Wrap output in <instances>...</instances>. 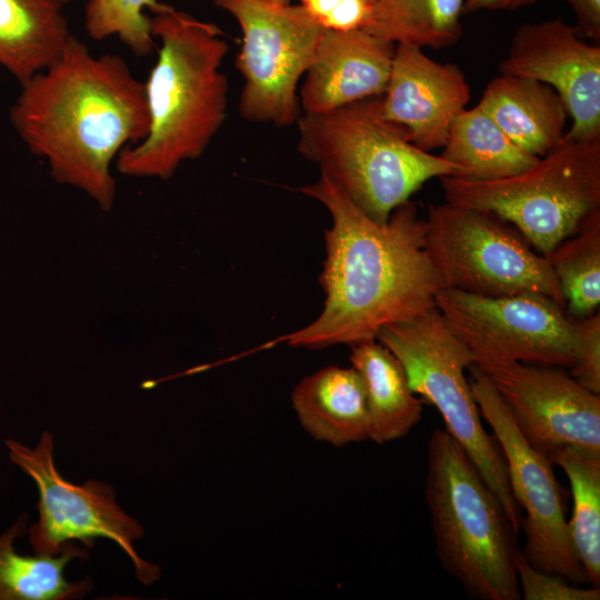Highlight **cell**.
Instances as JSON below:
<instances>
[{
	"instance_id": "obj_1",
	"label": "cell",
	"mask_w": 600,
	"mask_h": 600,
	"mask_svg": "<svg viewBox=\"0 0 600 600\" xmlns=\"http://www.w3.org/2000/svg\"><path fill=\"white\" fill-rule=\"evenodd\" d=\"M298 190L323 204L332 219L319 277L326 299L311 323L279 341L307 349L351 347L376 339L386 324L436 308L444 283L426 251V219L416 203L398 206L378 223L324 174Z\"/></svg>"
},
{
	"instance_id": "obj_2",
	"label": "cell",
	"mask_w": 600,
	"mask_h": 600,
	"mask_svg": "<svg viewBox=\"0 0 600 600\" xmlns=\"http://www.w3.org/2000/svg\"><path fill=\"white\" fill-rule=\"evenodd\" d=\"M10 121L56 181L108 211L116 197L113 159L149 132L146 86L122 57L94 56L72 36L51 64L21 84Z\"/></svg>"
},
{
	"instance_id": "obj_3",
	"label": "cell",
	"mask_w": 600,
	"mask_h": 600,
	"mask_svg": "<svg viewBox=\"0 0 600 600\" xmlns=\"http://www.w3.org/2000/svg\"><path fill=\"white\" fill-rule=\"evenodd\" d=\"M150 18L160 40L146 86L147 137L124 147L117 170L129 177L169 179L179 166L199 158L226 119L228 77L221 71L229 46L222 31L161 3Z\"/></svg>"
},
{
	"instance_id": "obj_4",
	"label": "cell",
	"mask_w": 600,
	"mask_h": 600,
	"mask_svg": "<svg viewBox=\"0 0 600 600\" xmlns=\"http://www.w3.org/2000/svg\"><path fill=\"white\" fill-rule=\"evenodd\" d=\"M382 100L369 97L297 121L299 153L378 223L428 180L458 174L454 164L416 147L384 116Z\"/></svg>"
},
{
	"instance_id": "obj_5",
	"label": "cell",
	"mask_w": 600,
	"mask_h": 600,
	"mask_svg": "<svg viewBox=\"0 0 600 600\" xmlns=\"http://www.w3.org/2000/svg\"><path fill=\"white\" fill-rule=\"evenodd\" d=\"M426 502L442 569L478 600H520L518 531L458 441L434 428L427 447Z\"/></svg>"
},
{
	"instance_id": "obj_6",
	"label": "cell",
	"mask_w": 600,
	"mask_h": 600,
	"mask_svg": "<svg viewBox=\"0 0 600 600\" xmlns=\"http://www.w3.org/2000/svg\"><path fill=\"white\" fill-rule=\"evenodd\" d=\"M440 179L447 202L494 213L544 256L600 209V139L578 141L564 134L536 164L508 178Z\"/></svg>"
},
{
	"instance_id": "obj_7",
	"label": "cell",
	"mask_w": 600,
	"mask_h": 600,
	"mask_svg": "<svg viewBox=\"0 0 600 600\" xmlns=\"http://www.w3.org/2000/svg\"><path fill=\"white\" fill-rule=\"evenodd\" d=\"M376 340L399 360L413 393L439 410L444 429L467 452L519 532L522 512L511 491L506 460L497 440L481 423L464 376L474 362L472 353L448 328L437 308L383 326Z\"/></svg>"
},
{
	"instance_id": "obj_8",
	"label": "cell",
	"mask_w": 600,
	"mask_h": 600,
	"mask_svg": "<svg viewBox=\"0 0 600 600\" xmlns=\"http://www.w3.org/2000/svg\"><path fill=\"white\" fill-rule=\"evenodd\" d=\"M424 248L444 288L484 297L537 292L564 308L547 258L492 212L449 202L431 204Z\"/></svg>"
},
{
	"instance_id": "obj_9",
	"label": "cell",
	"mask_w": 600,
	"mask_h": 600,
	"mask_svg": "<svg viewBox=\"0 0 600 600\" xmlns=\"http://www.w3.org/2000/svg\"><path fill=\"white\" fill-rule=\"evenodd\" d=\"M239 23L236 68L243 78L241 117L278 128L297 123V88L312 62L322 28L301 4L271 0H213Z\"/></svg>"
},
{
	"instance_id": "obj_10",
	"label": "cell",
	"mask_w": 600,
	"mask_h": 600,
	"mask_svg": "<svg viewBox=\"0 0 600 600\" xmlns=\"http://www.w3.org/2000/svg\"><path fill=\"white\" fill-rule=\"evenodd\" d=\"M468 370L480 416L492 429L506 460L512 494L523 511V557L539 571L577 586L589 583L570 538L568 493L556 477L554 464L523 439L488 376L473 363Z\"/></svg>"
},
{
	"instance_id": "obj_11",
	"label": "cell",
	"mask_w": 600,
	"mask_h": 600,
	"mask_svg": "<svg viewBox=\"0 0 600 600\" xmlns=\"http://www.w3.org/2000/svg\"><path fill=\"white\" fill-rule=\"evenodd\" d=\"M436 308L473 363L519 361L569 370L576 362L571 318L546 294L484 297L443 288Z\"/></svg>"
},
{
	"instance_id": "obj_12",
	"label": "cell",
	"mask_w": 600,
	"mask_h": 600,
	"mask_svg": "<svg viewBox=\"0 0 600 600\" xmlns=\"http://www.w3.org/2000/svg\"><path fill=\"white\" fill-rule=\"evenodd\" d=\"M4 443L11 461L39 490V521L28 530L36 554H59L73 540L92 548L97 538H108L128 554L142 583L160 578V568L141 559L132 547L143 529L116 503L112 487L96 480L78 486L61 477L53 463L51 433L43 432L33 449L14 440Z\"/></svg>"
},
{
	"instance_id": "obj_13",
	"label": "cell",
	"mask_w": 600,
	"mask_h": 600,
	"mask_svg": "<svg viewBox=\"0 0 600 600\" xmlns=\"http://www.w3.org/2000/svg\"><path fill=\"white\" fill-rule=\"evenodd\" d=\"M493 383L517 429L539 453L563 446L600 451V394L567 369L519 361L478 362Z\"/></svg>"
},
{
	"instance_id": "obj_14",
	"label": "cell",
	"mask_w": 600,
	"mask_h": 600,
	"mask_svg": "<svg viewBox=\"0 0 600 600\" xmlns=\"http://www.w3.org/2000/svg\"><path fill=\"white\" fill-rule=\"evenodd\" d=\"M499 70L552 87L572 119L566 136L600 139V46L587 43L562 18L520 26Z\"/></svg>"
},
{
	"instance_id": "obj_15",
	"label": "cell",
	"mask_w": 600,
	"mask_h": 600,
	"mask_svg": "<svg viewBox=\"0 0 600 600\" xmlns=\"http://www.w3.org/2000/svg\"><path fill=\"white\" fill-rule=\"evenodd\" d=\"M469 99V84L456 64L438 63L411 44L396 46L382 108L416 147L427 152L443 147Z\"/></svg>"
},
{
	"instance_id": "obj_16",
	"label": "cell",
	"mask_w": 600,
	"mask_h": 600,
	"mask_svg": "<svg viewBox=\"0 0 600 600\" xmlns=\"http://www.w3.org/2000/svg\"><path fill=\"white\" fill-rule=\"evenodd\" d=\"M396 43L362 28L324 29L306 71L299 102L303 113H321L383 94Z\"/></svg>"
},
{
	"instance_id": "obj_17",
	"label": "cell",
	"mask_w": 600,
	"mask_h": 600,
	"mask_svg": "<svg viewBox=\"0 0 600 600\" xmlns=\"http://www.w3.org/2000/svg\"><path fill=\"white\" fill-rule=\"evenodd\" d=\"M523 151L543 157L562 141L569 112L559 93L534 79L502 74L477 104Z\"/></svg>"
},
{
	"instance_id": "obj_18",
	"label": "cell",
	"mask_w": 600,
	"mask_h": 600,
	"mask_svg": "<svg viewBox=\"0 0 600 600\" xmlns=\"http://www.w3.org/2000/svg\"><path fill=\"white\" fill-rule=\"evenodd\" d=\"M292 407L316 440L342 447L369 439L364 386L356 369L329 366L293 388Z\"/></svg>"
},
{
	"instance_id": "obj_19",
	"label": "cell",
	"mask_w": 600,
	"mask_h": 600,
	"mask_svg": "<svg viewBox=\"0 0 600 600\" xmlns=\"http://www.w3.org/2000/svg\"><path fill=\"white\" fill-rule=\"evenodd\" d=\"M61 0H0V66L22 84L72 37Z\"/></svg>"
},
{
	"instance_id": "obj_20",
	"label": "cell",
	"mask_w": 600,
	"mask_h": 600,
	"mask_svg": "<svg viewBox=\"0 0 600 600\" xmlns=\"http://www.w3.org/2000/svg\"><path fill=\"white\" fill-rule=\"evenodd\" d=\"M350 362L364 386L369 439L383 444L407 436L421 419L422 402L399 360L371 339L351 346Z\"/></svg>"
},
{
	"instance_id": "obj_21",
	"label": "cell",
	"mask_w": 600,
	"mask_h": 600,
	"mask_svg": "<svg viewBox=\"0 0 600 600\" xmlns=\"http://www.w3.org/2000/svg\"><path fill=\"white\" fill-rule=\"evenodd\" d=\"M440 157L458 168L453 177L473 181L516 176L539 160L519 148L479 106L454 118Z\"/></svg>"
},
{
	"instance_id": "obj_22",
	"label": "cell",
	"mask_w": 600,
	"mask_h": 600,
	"mask_svg": "<svg viewBox=\"0 0 600 600\" xmlns=\"http://www.w3.org/2000/svg\"><path fill=\"white\" fill-rule=\"evenodd\" d=\"M28 517L19 519L0 536V600H63L83 597L92 589L89 578L68 582L64 567L74 558L88 559V551L70 542L56 556H22L14 540L24 534Z\"/></svg>"
},
{
	"instance_id": "obj_23",
	"label": "cell",
	"mask_w": 600,
	"mask_h": 600,
	"mask_svg": "<svg viewBox=\"0 0 600 600\" xmlns=\"http://www.w3.org/2000/svg\"><path fill=\"white\" fill-rule=\"evenodd\" d=\"M464 0H373L362 29L393 43L441 49L462 36Z\"/></svg>"
},
{
	"instance_id": "obj_24",
	"label": "cell",
	"mask_w": 600,
	"mask_h": 600,
	"mask_svg": "<svg viewBox=\"0 0 600 600\" xmlns=\"http://www.w3.org/2000/svg\"><path fill=\"white\" fill-rule=\"evenodd\" d=\"M570 482V538L589 583L600 587V451L563 446L549 457Z\"/></svg>"
},
{
	"instance_id": "obj_25",
	"label": "cell",
	"mask_w": 600,
	"mask_h": 600,
	"mask_svg": "<svg viewBox=\"0 0 600 600\" xmlns=\"http://www.w3.org/2000/svg\"><path fill=\"white\" fill-rule=\"evenodd\" d=\"M564 310L573 318L589 316L600 304V209L589 213L577 231L549 253Z\"/></svg>"
},
{
	"instance_id": "obj_26",
	"label": "cell",
	"mask_w": 600,
	"mask_h": 600,
	"mask_svg": "<svg viewBox=\"0 0 600 600\" xmlns=\"http://www.w3.org/2000/svg\"><path fill=\"white\" fill-rule=\"evenodd\" d=\"M158 0H89L84 9V27L93 40L117 36L137 57H146L154 48L150 18L143 12L157 10Z\"/></svg>"
},
{
	"instance_id": "obj_27",
	"label": "cell",
	"mask_w": 600,
	"mask_h": 600,
	"mask_svg": "<svg viewBox=\"0 0 600 600\" xmlns=\"http://www.w3.org/2000/svg\"><path fill=\"white\" fill-rule=\"evenodd\" d=\"M521 598L524 600H599L600 588H583L564 578L534 569L521 550L516 557Z\"/></svg>"
},
{
	"instance_id": "obj_28",
	"label": "cell",
	"mask_w": 600,
	"mask_h": 600,
	"mask_svg": "<svg viewBox=\"0 0 600 600\" xmlns=\"http://www.w3.org/2000/svg\"><path fill=\"white\" fill-rule=\"evenodd\" d=\"M570 318L576 333V362L568 371L583 387L600 394V312Z\"/></svg>"
},
{
	"instance_id": "obj_29",
	"label": "cell",
	"mask_w": 600,
	"mask_h": 600,
	"mask_svg": "<svg viewBox=\"0 0 600 600\" xmlns=\"http://www.w3.org/2000/svg\"><path fill=\"white\" fill-rule=\"evenodd\" d=\"M300 4L322 28L337 31L361 28L370 7L368 0H300Z\"/></svg>"
},
{
	"instance_id": "obj_30",
	"label": "cell",
	"mask_w": 600,
	"mask_h": 600,
	"mask_svg": "<svg viewBox=\"0 0 600 600\" xmlns=\"http://www.w3.org/2000/svg\"><path fill=\"white\" fill-rule=\"evenodd\" d=\"M573 9L576 33L581 38L600 41V0H566Z\"/></svg>"
},
{
	"instance_id": "obj_31",
	"label": "cell",
	"mask_w": 600,
	"mask_h": 600,
	"mask_svg": "<svg viewBox=\"0 0 600 600\" xmlns=\"http://www.w3.org/2000/svg\"><path fill=\"white\" fill-rule=\"evenodd\" d=\"M538 0H464L463 13L478 10H512L536 3Z\"/></svg>"
},
{
	"instance_id": "obj_32",
	"label": "cell",
	"mask_w": 600,
	"mask_h": 600,
	"mask_svg": "<svg viewBox=\"0 0 600 600\" xmlns=\"http://www.w3.org/2000/svg\"><path fill=\"white\" fill-rule=\"evenodd\" d=\"M279 3H291V0H271Z\"/></svg>"
},
{
	"instance_id": "obj_33",
	"label": "cell",
	"mask_w": 600,
	"mask_h": 600,
	"mask_svg": "<svg viewBox=\"0 0 600 600\" xmlns=\"http://www.w3.org/2000/svg\"><path fill=\"white\" fill-rule=\"evenodd\" d=\"M62 2H70V1H76V0H61Z\"/></svg>"
},
{
	"instance_id": "obj_34",
	"label": "cell",
	"mask_w": 600,
	"mask_h": 600,
	"mask_svg": "<svg viewBox=\"0 0 600 600\" xmlns=\"http://www.w3.org/2000/svg\"><path fill=\"white\" fill-rule=\"evenodd\" d=\"M370 3L373 1V0H368Z\"/></svg>"
}]
</instances>
